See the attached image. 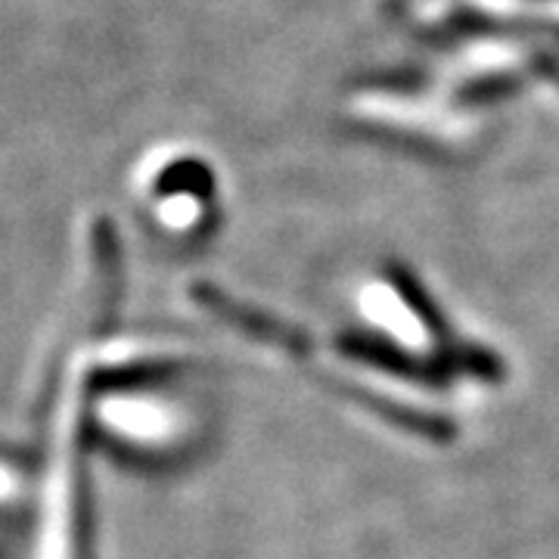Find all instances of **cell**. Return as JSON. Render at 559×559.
I'll return each mask as SVG.
<instances>
[{
	"mask_svg": "<svg viewBox=\"0 0 559 559\" xmlns=\"http://www.w3.org/2000/svg\"><path fill=\"white\" fill-rule=\"evenodd\" d=\"M538 66H540V69H544V72H547V75H550V79H554L559 84V69H557V66H550V62H547V60H538Z\"/></svg>",
	"mask_w": 559,
	"mask_h": 559,
	"instance_id": "1",
	"label": "cell"
}]
</instances>
